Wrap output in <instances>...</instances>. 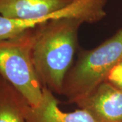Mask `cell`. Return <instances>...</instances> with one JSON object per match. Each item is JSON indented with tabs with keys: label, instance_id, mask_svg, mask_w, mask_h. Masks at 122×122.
I'll use <instances>...</instances> for the list:
<instances>
[{
	"label": "cell",
	"instance_id": "obj_1",
	"mask_svg": "<svg viewBox=\"0 0 122 122\" xmlns=\"http://www.w3.org/2000/svg\"><path fill=\"white\" fill-rule=\"evenodd\" d=\"M84 23L77 18L53 19L36 27L32 56L43 87L62 94L66 75L73 65L78 32Z\"/></svg>",
	"mask_w": 122,
	"mask_h": 122
},
{
	"label": "cell",
	"instance_id": "obj_2",
	"mask_svg": "<svg viewBox=\"0 0 122 122\" xmlns=\"http://www.w3.org/2000/svg\"><path fill=\"white\" fill-rule=\"evenodd\" d=\"M122 60V28L92 50H81L64 81L62 95L71 104L87 96Z\"/></svg>",
	"mask_w": 122,
	"mask_h": 122
},
{
	"label": "cell",
	"instance_id": "obj_3",
	"mask_svg": "<svg viewBox=\"0 0 122 122\" xmlns=\"http://www.w3.org/2000/svg\"><path fill=\"white\" fill-rule=\"evenodd\" d=\"M35 36L36 27L0 39V75L22 94L31 107H37L43 96L32 56Z\"/></svg>",
	"mask_w": 122,
	"mask_h": 122
},
{
	"label": "cell",
	"instance_id": "obj_4",
	"mask_svg": "<svg viewBox=\"0 0 122 122\" xmlns=\"http://www.w3.org/2000/svg\"><path fill=\"white\" fill-rule=\"evenodd\" d=\"M75 105L97 122H122V91L106 80Z\"/></svg>",
	"mask_w": 122,
	"mask_h": 122
},
{
	"label": "cell",
	"instance_id": "obj_5",
	"mask_svg": "<svg viewBox=\"0 0 122 122\" xmlns=\"http://www.w3.org/2000/svg\"><path fill=\"white\" fill-rule=\"evenodd\" d=\"M54 94L43 87L42 99L37 107H29L26 122H97L89 112L82 109L64 112L59 107Z\"/></svg>",
	"mask_w": 122,
	"mask_h": 122
},
{
	"label": "cell",
	"instance_id": "obj_6",
	"mask_svg": "<svg viewBox=\"0 0 122 122\" xmlns=\"http://www.w3.org/2000/svg\"><path fill=\"white\" fill-rule=\"evenodd\" d=\"M29 106L22 94L0 75V122H26Z\"/></svg>",
	"mask_w": 122,
	"mask_h": 122
},
{
	"label": "cell",
	"instance_id": "obj_7",
	"mask_svg": "<svg viewBox=\"0 0 122 122\" xmlns=\"http://www.w3.org/2000/svg\"><path fill=\"white\" fill-rule=\"evenodd\" d=\"M20 20L0 15V39L14 37L24 33Z\"/></svg>",
	"mask_w": 122,
	"mask_h": 122
},
{
	"label": "cell",
	"instance_id": "obj_8",
	"mask_svg": "<svg viewBox=\"0 0 122 122\" xmlns=\"http://www.w3.org/2000/svg\"><path fill=\"white\" fill-rule=\"evenodd\" d=\"M106 81L122 91V60L109 72Z\"/></svg>",
	"mask_w": 122,
	"mask_h": 122
}]
</instances>
